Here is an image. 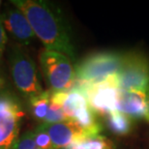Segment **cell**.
<instances>
[{"label": "cell", "mask_w": 149, "mask_h": 149, "mask_svg": "<svg viewBox=\"0 0 149 149\" xmlns=\"http://www.w3.org/2000/svg\"><path fill=\"white\" fill-rule=\"evenodd\" d=\"M11 3L26 17L45 49L61 52L76 60V49L69 28L54 4L44 0H13Z\"/></svg>", "instance_id": "cell-1"}, {"label": "cell", "mask_w": 149, "mask_h": 149, "mask_svg": "<svg viewBox=\"0 0 149 149\" xmlns=\"http://www.w3.org/2000/svg\"><path fill=\"white\" fill-rule=\"evenodd\" d=\"M124 54L118 52H99L89 54L74 66L79 87L102 82L119 72Z\"/></svg>", "instance_id": "cell-2"}, {"label": "cell", "mask_w": 149, "mask_h": 149, "mask_svg": "<svg viewBox=\"0 0 149 149\" xmlns=\"http://www.w3.org/2000/svg\"><path fill=\"white\" fill-rule=\"evenodd\" d=\"M9 67L17 90L29 100L43 92L36 64L22 46L13 45L9 50Z\"/></svg>", "instance_id": "cell-3"}, {"label": "cell", "mask_w": 149, "mask_h": 149, "mask_svg": "<svg viewBox=\"0 0 149 149\" xmlns=\"http://www.w3.org/2000/svg\"><path fill=\"white\" fill-rule=\"evenodd\" d=\"M40 64L45 79L52 92H67L76 84L74 67L65 54L53 50L41 52Z\"/></svg>", "instance_id": "cell-4"}, {"label": "cell", "mask_w": 149, "mask_h": 149, "mask_svg": "<svg viewBox=\"0 0 149 149\" xmlns=\"http://www.w3.org/2000/svg\"><path fill=\"white\" fill-rule=\"evenodd\" d=\"M24 111L10 91L0 92V149H10L19 139Z\"/></svg>", "instance_id": "cell-5"}, {"label": "cell", "mask_w": 149, "mask_h": 149, "mask_svg": "<svg viewBox=\"0 0 149 149\" xmlns=\"http://www.w3.org/2000/svg\"><path fill=\"white\" fill-rule=\"evenodd\" d=\"M115 77L120 90L147 92L149 88V59L142 52L125 53L122 66Z\"/></svg>", "instance_id": "cell-6"}, {"label": "cell", "mask_w": 149, "mask_h": 149, "mask_svg": "<svg viewBox=\"0 0 149 149\" xmlns=\"http://www.w3.org/2000/svg\"><path fill=\"white\" fill-rule=\"evenodd\" d=\"M77 89L85 94L89 106L96 114L107 116L117 109L121 90L117 85L115 76L109 77L102 82Z\"/></svg>", "instance_id": "cell-7"}, {"label": "cell", "mask_w": 149, "mask_h": 149, "mask_svg": "<svg viewBox=\"0 0 149 149\" xmlns=\"http://www.w3.org/2000/svg\"><path fill=\"white\" fill-rule=\"evenodd\" d=\"M1 16L6 32L17 45L22 47L28 46L36 37L26 17L11 2L5 6Z\"/></svg>", "instance_id": "cell-8"}, {"label": "cell", "mask_w": 149, "mask_h": 149, "mask_svg": "<svg viewBox=\"0 0 149 149\" xmlns=\"http://www.w3.org/2000/svg\"><path fill=\"white\" fill-rule=\"evenodd\" d=\"M42 127L49 134L54 149H66L70 145L86 139L89 135L73 121L60 123H41Z\"/></svg>", "instance_id": "cell-9"}, {"label": "cell", "mask_w": 149, "mask_h": 149, "mask_svg": "<svg viewBox=\"0 0 149 149\" xmlns=\"http://www.w3.org/2000/svg\"><path fill=\"white\" fill-rule=\"evenodd\" d=\"M117 109L132 120L146 119V92L139 90H121Z\"/></svg>", "instance_id": "cell-10"}, {"label": "cell", "mask_w": 149, "mask_h": 149, "mask_svg": "<svg viewBox=\"0 0 149 149\" xmlns=\"http://www.w3.org/2000/svg\"><path fill=\"white\" fill-rule=\"evenodd\" d=\"M106 117L108 128L114 135L126 136L132 131V119L118 109L109 113Z\"/></svg>", "instance_id": "cell-11"}, {"label": "cell", "mask_w": 149, "mask_h": 149, "mask_svg": "<svg viewBox=\"0 0 149 149\" xmlns=\"http://www.w3.org/2000/svg\"><path fill=\"white\" fill-rule=\"evenodd\" d=\"M50 97H52V91L46 90L28 100L31 114L36 120L41 121L42 123L46 119L47 111H49Z\"/></svg>", "instance_id": "cell-12"}, {"label": "cell", "mask_w": 149, "mask_h": 149, "mask_svg": "<svg viewBox=\"0 0 149 149\" xmlns=\"http://www.w3.org/2000/svg\"><path fill=\"white\" fill-rule=\"evenodd\" d=\"M66 149H114L112 141L101 135L89 136L77 143L70 145Z\"/></svg>", "instance_id": "cell-13"}, {"label": "cell", "mask_w": 149, "mask_h": 149, "mask_svg": "<svg viewBox=\"0 0 149 149\" xmlns=\"http://www.w3.org/2000/svg\"><path fill=\"white\" fill-rule=\"evenodd\" d=\"M64 121H68V120L64 113L61 104L55 99H53L52 97H50L49 109V111H47V117L44 120L43 123L54 124V123H60V122H64Z\"/></svg>", "instance_id": "cell-14"}, {"label": "cell", "mask_w": 149, "mask_h": 149, "mask_svg": "<svg viewBox=\"0 0 149 149\" xmlns=\"http://www.w3.org/2000/svg\"><path fill=\"white\" fill-rule=\"evenodd\" d=\"M32 132H33L35 144H36L38 149H54L52 146V142L49 134L42 127L41 124L35 128L34 130H32Z\"/></svg>", "instance_id": "cell-15"}, {"label": "cell", "mask_w": 149, "mask_h": 149, "mask_svg": "<svg viewBox=\"0 0 149 149\" xmlns=\"http://www.w3.org/2000/svg\"><path fill=\"white\" fill-rule=\"evenodd\" d=\"M10 149H38L33 138V132L27 131L14 142Z\"/></svg>", "instance_id": "cell-16"}, {"label": "cell", "mask_w": 149, "mask_h": 149, "mask_svg": "<svg viewBox=\"0 0 149 149\" xmlns=\"http://www.w3.org/2000/svg\"><path fill=\"white\" fill-rule=\"evenodd\" d=\"M6 44H7V33H6L4 25H3L2 16L0 13V52H4Z\"/></svg>", "instance_id": "cell-17"}, {"label": "cell", "mask_w": 149, "mask_h": 149, "mask_svg": "<svg viewBox=\"0 0 149 149\" xmlns=\"http://www.w3.org/2000/svg\"><path fill=\"white\" fill-rule=\"evenodd\" d=\"M146 100H147V116H146V120L147 122H149V88L146 92Z\"/></svg>", "instance_id": "cell-18"}, {"label": "cell", "mask_w": 149, "mask_h": 149, "mask_svg": "<svg viewBox=\"0 0 149 149\" xmlns=\"http://www.w3.org/2000/svg\"><path fill=\"white\" fill-rule=\"evenodd\" d=\"M2 53H3V52H0V59H1V57H2Z\"/></svg>", "instance_id": "cell-19"}, {"label": "cell", "mask_w": 149, "mask_h": 149, "mask_svg": "<svg viewBox=\"0 0 149 149\" xmlns=\"http://www.w3.org/2000/svg\"><path fill=\"white\" fill-rule=\"evenodd\" d=\"M0 5H1V1H0Z\"/></svg>", "instance_id": "cell-20"}]
</instances>
